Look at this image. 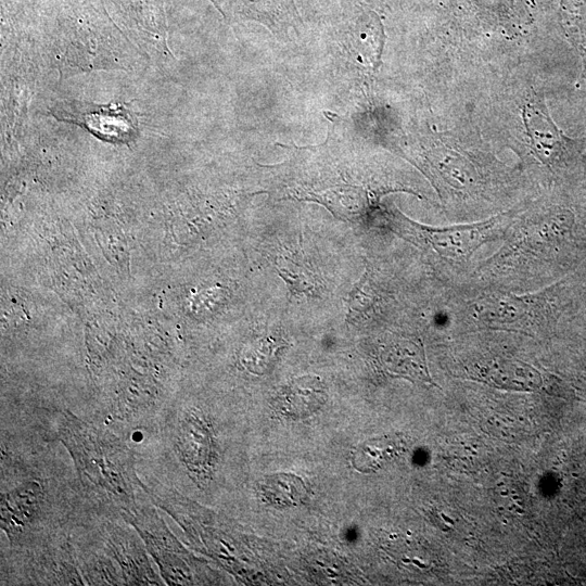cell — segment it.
Masks as SVG:
<instances>
[{
    "instance_id": "52a82bcc",
    "label": "cell",
    "mask_w": 586,
    "mask_h": 586,
    "mask_svg": "<svg viewBox=\"0 0 586 586\" xmlns=\"http://www.w3.org/2000/svg\"><path fill=\"white\" fill-rule=\"evenodd\" d=\"M179 460L198 482L206 481L215 468L217 451L209 423L202 415H180L174 430Z\"/></svg>"
},
{
    "instance_id": "9c48e42d",
    "label": "cell",
    "mask_w": 586,
    "mask_h": 586,
    "mask_svg": "<svg viewBox=\"0 0 586 586\" xmlns=\"http://www.w3.org/2000/svg\"><path fill=\"white\" fill-rule=\"evenodd\" d=\"M382 370L392 377L430 383L423 345L419 340L397 336L383 344L379 352Z\"/></svg>"
},
{
    "instance_id": "3957f363",
    "label": "cell",
    "mask_w": 586,
    "mask_h": 586,
    "mask_svg": "<svg viewBox=\"0 0 586 586\" xmlns=\"http://www.w3.org/2000/svg\"><path fill=\"white\" fill-rule=\"evenodd\" d=\"M123 519L131 525L157 564L167 585L196 583L194 560L150 505L138 506Z\"/></svg>"
},
{
    "instance_id": "ba28073f",
    "label": "cell",
    "mask_w": 586,
    "mask_h": 586,
    "mask_svg": "<svg viewBox=\"0 0 586 586\" xmlns=\"http://www.w3.org/2000/svg\"><path fill=\"white\" fill-rule=\"evenodd\" d=\"M105 552L115 564L124 585H160L140 542L119 526L107 531Z\"/></svg>"
},
{
    "instance_id": "5b68a950",
    "label": "cell",
    "mask_w": 586,
    "mask_h": 586,
    "mask_svg": "<svg viewBox=\"0 0 586 586\" xmlns=\"http://www.w3.org/2000/svg\"><path fill=\"white\" fill-rule=\"evenodd\" d=\"M55 118L82 126L93 136L111 143H129L138 136L136 115L118 103L99 105L74 101L68 109L51 111Z\"/></svg>"
},
{
    "instance_id": "7c38bea8",
    "label": "cell",
    "mask_w": 586,
    "mask_h": 586,
    "mask_svg": "<svg viewBox=\"0 0 586 586\" xmlns=\"http://www.w3.org/2000/svg\"><path fill=\"white\" fill-rule=\"evenodd\" d=\"M258 492L265 501L278 508L296 506L307 495L303 480L291 473L265 476L258 482Z\"/></svg>"
},
{
    "instance_id": "5bb4252c",
    "label": "cell",
    "mask_w": 586,
    "mask_h": 586,
    "mask_svg": "<svg viewBox=\"0 0 586 586\" xmlns=\"http://www.w3.org/2000/svg\"><path fill=\"white\" fill-rule=\"evenodd\" d=\"M524 119L537 156L547 162L556 154L560 145L557 128L538 110L533 107L525 109Z\"/></svg>"
},
{
    "instance_id": "4fadbf2b",
    "label": "cell",
    "mask_w": 586,
    "mask_h": 586,
    "mask_svg": "<svg viewBox=\"0 0 586 586\" xmlns=\"http://www.w3.org/2000/svg\"><path fill=\"white\" fill-rule=\"evenodd\" d=\"M403 450V442L396 436L372 438L359 444L352 456L353 466L361 471L377 470Z\"/></svg>"
},
{
    "instance_id": "8992f818",
    "label": "cell",
    "mask_w": 586,
    "mask_h": 586,
    "mask_svg": "<svg viewBox=\"0 0 586 586\" xmlns=\"http://www.w3.org/2000/svg\"><path fill=\"white\" fill-rule=\"evenodd\" d=\"M46 504L43 486L36 480L1 492V528L12 547L23 544L36 530L42 520Z\"/></svg>"
},
{
    "instance_id": "7a4b0ae2",
    "label": "cell",
    "mask_w": 586,
    "mask_h": 586,
    "mask_svg": "<svg viewBox=\"0 0 586 586\" xmlns=\"http://www.w3.org/2000/svg\"><path fill=\"white\" fill-rule=\"evenodd\" d=\"M388 222L395 233L423 252L450 264H461L502 231L505 219L493 217L468 225L432 227L394 211L390 213Z\"/></svg>"
},
{
    "instance_id": "6da1fadb",
    "label": "cell",
    "mask_w": 586,
    "mask_h": 586,
    "mask_svg": "<svg viewBox=\"0 0 586 586\" xmlns=\"http://www.w3.org/2000/svg\"><path fill=\"white\" fill-rule=\"evenodd\" d=\"M58 435L92 495L117 508L122 517L138 506L143 483L136 473L135 456L120 437L69 411L60 418Z\"/></svg>"
},
{
    "instance_id": "30bf717a",
    "label": "cell",
    "mask_w": 586,
    "mask_h": 586,
    "mask_svg": "<svg viewBox=\"0 0 586 586\" xmlns=\"http://www.w3.org/2000/svg\"><path fill=\"white\" fill-rule=\"evenodd\" d=\"M324 397L321 380L315 375H305L282 387L276 397V407L284 415L302 417L317 410Z\"/></svg>"
},
{
    "instance_id": "277c9868",
    "label": "cell",
    "mask_w": 586,
    "mask_h": 586,
    "mask_svg": "<svg viewBox=\"0 0 586 586\" xmlns=\"http://www.w3.org/2000/svg\"><path fill=\"white\" fill-rule=\"evenodd\" d=\"M471 315L474 321L492 329L531 332L548 321L550 313L544 293H493L477 298Z\"/></svg>"
},
{
    "instance_id": "2e32d148",
    "label": "cell",
    "mask_w": 586,
    "mask_h": 586,
    "mask_svg": "<svg viewBox=\"0 0 586 586\" xmlns=\"http://www.w3.org/2000/svg\"><path fill=\"white\" fill-rule=\"evenodd\" d=\"M278 275L293 292H309L316 286L313 272L303 264L286 256H279L275 263Z\"/></svg>"
},
{
    "instance_id": "9a60e30c",
    "label": "cell",
    "mask_w": 586,
    "mask_h": 586,
    "mask_svg": "<svg viewBox=\"0 0 586 586\" xmlns=\"http://www.w3.org/2000/svg\"><path fill=\"white\" fill-rule=\"evenodd\" d=\"M380 298L377 283L367 269L347 296L346 321L354 323L364 320L374 309Z\"/></svg>"
},
{
    "instance_id": "8fae6325",
    "label": "cell",
    "mask_w": 586,
    "mask_h": 586,
    "mask_svg": "<svg viewBox=\"0 0 586 586\" xmlns=\"http://www.w3.org/2000/svg\"><path fill=\"white\" fill-rule=\"evenodd\" d=\"M474 372L477 378L502 388L533 390L542 382L538 371L513 359H493L476 366Z\"/></svg>"
}]
</instances>
